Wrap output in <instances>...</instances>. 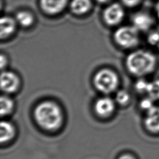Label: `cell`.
<instances>
[{"label": "cell", "instance_id": "cell-1", "mask_svg": "<svg viewBox=\"0 0 159 159\" xmlns=\"http://www.w3.org/2000/svg\"><path fill=\"white\" fill-rule=\"evenodd\" d=\"M125 65L131 74L137 76H143L152 73L155 70L157 58L150 51L137 50L127 56Z\"/></svg>", "mask_w": 159, "mask_h": 159}, {"label": "cell", "instance_id": "cell-2", "mask_svg": "<svg viewBox=\"0 0 159 159\" xmlns=\"http://www.w3.org/2000/svg\"><path fill=\"white\" fill-rule=\"evenodd\" d=\"M37 124L47 130H54L60 126L62 114L58 106L52 101H45L38 104L34 111Z\"/></svg>", "mask_w": 159, "mask_h": 159}, {"label": "cell", "instance_id": "cell-3", "mask_svg": "<svg viewBox=\"0 0 159 159\" xmlns=\"http://www.w3.org/2000/svg\"><path fill=\"white\" fill-rule=\"evenodd\" d=\"M93 81L98 90L103 93H110L117 88L119 78L115 72L106 68L97 72Z\"/></svg>", "mask_w": 159, "mask_h": 159}, {"label": "cell", "instance_id": "cell-4", "mask_svg": "<svg viewBox=\"0 0 159 159\" xmlns=\"http://www.w3.org/2000/svg\"><path fill=\"white\" fill-rule=\"evenodd\" d=\"M116 42L121 47L130 48L139 43V30L133 25L122 26L117 29L114 35Z\"/></svg>", "mask_w": 159, "mask_h": 159}, {"label": "cell", "instance_id": "cell-5", "mask_svg": "<svg viewBox=\"0 0 159 159\" xmlns=\"http://www.w3.org/2000/svg\"><path fill=\"white\" fill-rule=\"evenodd\" d=\"M124 16V9L117 3L109 5L105 9L103 12L104 20L109 25H116L118 24L122 21Z\"/></svg>", "mask_w": 159, "mask_h": 159}, {"label": "cell", "instance_id": "cell-6", "mask_svg": "<svg viewBox=\"0 0 159 159\" xmlns=\"http://www.w3.org/2000/svg\"><path fill=\"white\" fill-rule=\"evenodd\" d=\"M20 84L18 76L13 72L4 71L1 75V88L2 91L7 93H12L17 91Z\"/></svg>", "mask_w": 159, "mask_h": 159}, {"label": "cell", "instance_id": "cell-7", "mask_svg": "<svg viewBox=\"0 0 159 159\" xmlns=\"http://www.w3.org/2000/svg\"><path fill=\"white\" fill-rule=\"evenodd\" d=\"M132 25L139 31H148L152 27L153 19L152 16L145 12H138L132 17Z\"/></svg>", "mask_w": 159, "mask_h": 159}, {"label": "cell", "instance_id": "cell-8", "mask_svg": "<svg viewBox=\"0 0 159 159\" xmlns=\"http://www.w3.org/2000/svg\"><path fill=\"white\" fill-rule=\"evenodd\" d=\"M68 0H40L42 9L47 14L53 15L61 12L66 6Z\"/></svg>", "mask_w": 159, "mask_h": 159}, {"label": "cell", "instance_id": "cell-9", "mask_svg": "<svg viewBox=\"0 0 159 159\" xmlns=\"http://www.w3.org/2000/svg\"><path fill=\"white\" fill-rule=\"evenodd\" d=\"M147 112L145 126L150 132H159V107L155 106Z\"/></svg>", "mask_w": 159, "mask_h": 159}, {"label": "cell", "instance_id": "cell-10", "mask_svg": "<svg viewBox=\"0 0 159 159\" xmlns=\"http://www.w3.org/2000/svg\"><path fill=\"white\" fill-rule=\"evenodd\" d=\"M114 103L109 98H101L98 99L94 105L96 113L102 117L110 115L114 110Z\"/></svg>", "mask_w": 159, "mask_h": 159}, {"label": "cell", "instance_id": "cell-11", "mask_svg": "<svg viewBox=\"0 0 159 159\" xmlns=\"http://www.w3.org/2000/svg\"><path fill=\"white\" fill-rule=\"evenodd\" d=\"M16 20L9 16H3L0 20V36L1 39L10 36L16 30Z\"/></svg>", "mask_w": 159, "mask_h": 159}, {"label": "cell", "instance_id": "cell-12", "mask_svg": "<svg viewBox=\"0 0 159 159\" xmlns=\"http://www.w3.org/2000/svg\"><path fill=\"white\" fill-rule=\"evenodd\" d=\"M91 7L90 0H71L70 8L71 11L77 15H82L88 12Z\"/></svg>", "mask_w": 159, "mask_h": 159}, {"label": "cell", "instance_id": "cell-13", "mask_svg": "<svg viewBox=\"0 0 159 159\" xmlns=\"http://www.w3.org/2000/svg\"><path fill=\"white\" fill-rule=\"evenodd\" d=\"M0 130V140L1 143L9 141L14 135V128L12 124L7 121H2L1 122Z\"/></svg>", "mask_w": 159, "mask_h": 159}, {"label": "cell", "instance_id": "cell-14", "mask_svg": "<svg viewBox=\"0 0 159 159\" xmlns=\"http://www.w3.org/2000/svg\"><path fill=\"white\" fill-rule=\"evenodd\" d=\"M16 20L17 24L24 27H28L32 25L34 18L33 15L28 11H20L16 16Z\"/></svg>", "mask_w": 159, "mask_h": 159}, {"label": "cell", "instance_id": "cell-15", "mask_svg": "<svg viewBox=\"0 0 159 159\" xmlns=\"http://www.w3.org/2000/svg\"><path fill=\"white\" fill-rule=\"evenodd\" d=\"M147 93L153 100H159V79H155L148 83Z\"/></svg>", "mask_w": 159, "mask_h": 159}, {"label": "cell", "instance_id": "cell-16", "mask_svg": "<svg viewBox=\"0 0 159 159\" xmlns=\"http://www.w3.org/2000/svg\"><path fill=\"white\" fill-rule=\"evenodd\" d=\"M13 107V102L9 98L6 96L1 97V111L0 113L2 116L9 114Z\"/></svg>", "mask_w": 159, "mask_h": 159}, {"label": "cell", "instance_id": "cell-17", "mask_svg": "<svg viewBox=\"0 0 159 159\" xmlns=\"http://www.w3.org/2000/svg\"><path fill=\"white\" fill-rule=\"evenodd\" d=\"M147 40L149 45L159 51V26L148 34Z\"/></svg>", "mask_w": 159, "mask_h": 159}, {"label": "cell", "instance_id": "cell-18", "mask_svg": "<svg viewBox=\"0 0 159 159\" xmlns=\"http://www.w3.org/2000/svg\"><path fill=\"white\" fill-rule=\"evenodd\" d=\"M129 98L130 96L129 93L124 90L118 91L116 96V100L120 104H126L129 101Z\"/></svg>", "mask_w": 159, "mask_h": 159}, {"label": "cell", "instance_id": "cell-19", "mask_svg": "<svg viewBox=\"0 0 159 159\" xmlns=\"http://www.w3.org/2000/svg\"><path fill=\"white\" fill-rule=\"evenodd\" d=\"M149 81H146L144 79H139L135 84V87L137 91L139 93H147Z\"/></svg>", "mask_w": 159, "mask_h": 159}, {"label": "cell", "instance_id": "cell-20", "mask_svg": "<svg viewBox=\"0 0 159 159\" xmlns=\"http://www.w3.org/2000/svg\"><path fill=\"white\" fill-rule=\"evenodd\" d=\"M154 100H153L152 98L150 97H148L147 98L143 99L141 102H140V107L143 109L148 111L152 107L155 106L153 104Z\"/></svg>", "mask_w": 159, "mask_h": 159}, {"label": "cell", "instance_id": "cell-21", "mask_svg": "<svg viewBox=\"0 0 159 159\" xmlns=\"http://www.w3.org/2000/svg\"><path fill=\"white\" fill-rule=\"evenodd\" d=\"M121 1L125 6L130 7H132L137 6L141 1V0H121Z\"/></svg>", "mask_w": 159, "mask_h": 159}, {"label": "cell", "instance_id": "cell-22", "mask_svg": "<svg viewBox=\"0 0 159 159\" xmlns=\"http://www.w3.org/2000/svg\"><path fill=\"white\" fill-rule=\"evenodd\" d=\"M7 64V59L5 56H4L2 54L1 55V68L2 69L4 66H6Z\"/></svg>", "mask_w": 159, "mask_h": 159}, {"label": "cell", "instance_id": "cell-23", "mask_svg": "<svg viewBox=\"0 0 159 159\" xmlns=\"http://www.w3.org/2000/svg\"><path fill=\"white\" fill-rule=\"evenodd\" d=\"M118 159H135L132 156L128 155V154H125L122 156H120Z\"/></svg>", "mask_w": 159, "mask_h": 159}, {"label": "cell", "instance_id": "cell-24", "mask_svg": "<svg viewBox=\"0 0 159 159\" xmlns=\"http://www.w3.org/2000/svg\"><path fill=\"white\" fill-rule=\"evenodd\" d=\"M155 11L156 16H157V18L159 19V1L157 2V4H156V5H155Z\"/></svg>", "mask_w": 159, "mask_h": 159}, {"label": "cell", "instance_id": "cell-25", "mask_svg": "<svg viewBox=\"0 0 159 159\" xmlns=\"http://www.w3.org/2000/svg\"><path fill=\"white\" fill-rule=\"evenodd\" d=\"M96 1L100 3H105V2H109L111 0H96Z\"/></svg>", "mask_w": 159, "mask_h": 159}]
</instances>
